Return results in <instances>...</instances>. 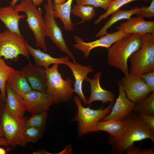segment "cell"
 Listing matches in <instances>:
<instances>
[{"mask_svg":"<svg viewBox=\"0 0 154 154\" xmlns=\"http://www.w3.org/2000/svg\"><path fill=\"white\" fill-rule=\"evenodd\" d=\"M26 40L8 29L0 31V58L17 61L19 55H23L30 60V53L26 45Z\"/></svg>","mask_w":154,"mask_h":154,"instance_id":"cell-7","label":"cell"},{"mask_svg":"<svg viewBox=\"0 0 154 154\" xmlns=\"http://www.w3.org/2000/svg\"><path fill=\"white\" fill-rule=\"evenodd\" d=\"M139 12L136 14L137 16L143 18H153L154 16V0H151V4L148 7L142 5Z\"/></svg>","mask_w":154,"mask_h":154,"instance_id":"cell-32","label":"cell"},{"mask_svg":"<svg viewBox=\"0 0 154 154\" xmlns=\"http://www.w3.org/2000/svg\"><path fill=\"white\" fill-rule=\"evenodd\" d=\"M44 0H31L33 4L37 7L40 6ZM18 0H12L10 3L9 6L14 8Z\"/></svg>","mask_w":154,"mask_h":154,"instance_id":"cell-36","label":"cell"},{"mask_svg":"<svg viewBox=\"0 0 154 154\" xmlns=\"http://www.w3.org/2000/svg\"><path fill=\"white\" fill-rule=\"evenodd\" d=\"M123 127L116 136H110L107 143L110 145L111 154H122L135 142L146 139L154 143V132L140 119L139 114L131 112L122 121Z\"/></svg>","mask_w":154,"mask_h":154,"instance_id":"cell-1","label":"cell"},{"mask_svg":"<svg viewBox=\"0 0 154 154\" xmlns=\"http://www.w3.org/2000/svg\"><path fill=\"white\" fill-rule=\"evenodd\" d=\"M102 73L100 72L95 74L93 79L88 78L85 80L90 85L91 92L89 98L88 100V104L95 101H99L103 103L108 102H114L115 95L112 91L104 89L100 83V79Z\"/></svg>","mask_w":154,"mask_h":154,"instance_id":"cell-18","label":"cell"},{"mask_svg":"<svg viewBox=\"0 0 154 154\" xmlns=\"http://www.w3.org/2000/svg\"><path fill=\"white\" fill-rule=\"evenodd\" d=\"M47 117V111L33 114L31 117L27 119L25 124V127H34L44 131Z\"/></svg>","mask_w":154,"mask_h":154,"instance_id":"cell-28","label":"cell"},{"mask_svg":"<svg viewBox=\"0 0 154 154\" xmlns=\"http://www.w3.org/2000/svg\"><path fill=\"white\" fill-rule=\"evenodd\" d=\"M44 131L38 128L33 127H25L23 133L27 142L35 143L42 136Z\"/></svg>","mask_w":154,"mask_h":154,"instance_id":"cell-30","label":"cell"},{"mask_svg":"<svg viewBox=\"0 0 154 154\" xmlns=\"http://www.w3.org/2000/svg\"><path fill=\"white\" fill-rule=\"evenodd\" d=\"M71 12L74 15L81 18V21L76 23L79 24L92 20L96 14L94 7L89 5L76 4L71 9Z\"/></svg>","mask_w":154,"mask_h":154,"instance_id":"cell-24","label":"cell"},{"mask_svg":"<svg viewBox=\"0 0 154 154\" xmlns=\"http://www.w3.org/2000/svg\"><path fill=\"white\" fill-rule=\"evenodd\" d=\"M4 137L9 147H15L17 145L25 147L27 143L23 133L27 118L14 117L3 108L1 116Z\"/></svg>","mask_w":154,"mask_h":154,"instance_id":"cell-8","label":"cell"},{"mask_svg":"<svg viewBox=\"0 0 154 154\" xmlns=\"http://www.w3.org/2000/svg\"><path fill=\"white\" fill-rule=\"evenodd\" d=\"M73 0H67L62 4L53 3V14L55 18H59L63 23L65 29L67 31L73 30L74 25L71 19V6Z\"/></svg>","mask_w":154,"mask_h":154,"instance_id":"cell-22","label":"cell"},{"mask_svg":"<svg viewBox=\"0 0 154 154\" xmlns=\"http://www.w3.org/2000/svg\"><path fill=\"white\" fill-rule=\"evenodd\" d=\"M140 35L142 46L129 58V74L138 76L154 70V33Z\"/></svg>","mask_w":154,"mask_h":154,"instance_id":"cell-6","label":"cell"},{"mask_svg":"<svg viewBox=\"0 0 154 154\" xmlns=\"http://www.w3.org/2000/svg\"><path fill=\"white\" fill-rule=\"evenodd\" d=\"M14 9L17 12H23L25 13L26 21L34 35L36 47H40L44 51L46 52L45 23L42 11L37 8L31 0H22L15 5Z\"/></svg>","mask_w":154,"mask_h":154,"instance_id":"cell-4","label":"cell"},{"mask_svg":"<svg viewBox=\"0 0 154 154\" xmlns=\"http://www.w3.org/2000/svg\"><path fill=\"white\" fill-rule=\"evenodd\" d=\"M133 111L139 114L154 116V92L137 103Z\"/></svg>","mask_w":154,"mask_h":154,"instance_id":"cell-26","label":"cell"},{"mask_svg":"<svg viewBox=\"0 0 154 154\" xmlns=\"http://www.w3.org/2000/svg\"><path fill=\"white\" fill-rule=\"evenodd\" d=\"M0 145L9 147L4 137H0Z\"/></svg>","mask_w":154,"mask_h":154,"instance_id":"cell-37","label":"cell"},{"mask_svg":"<svg viewBox=\"0 0 154 154\" xmlns=\"http://www.w3.org/2000/svg\"><path fill=\"white\" fill-rule=\"evenodd\" d=\"M139 76L145 82L152 92H154V70L143 73Z\"/></svg>","mask_w":154,"mask_h":154,"instance_id":"cell-34","label":"cell"},{"mask_svg":"<svg viewBox=\"0 0 154 154\" xmlns=\"http://www.w3.org/2000/svg\"><path fill=\"white\" fill-rule=\"evenodd\" d=\"M119 95L110 113L100 121L115 120L122 121L133 110L137 103L127 98L120 81L117 82Z\"/></svg>","mask_w":154,"mask_h":154,"instance_id":"cell-12","label":"cell"},{"mask_svg":"<svg viewBox=\"0 0 154 154\" xmlns=\"http://www.w3.org/2000/svg\"><path fill=\"white\" fill-rule=\"evenodd\" d=\"M31 86L33 90L46 93V77L45 69L42 67L33 64L30 60L22 70Z\"/></svg>","mask_w":154,"mask_h":154,"instance_id":"cell-14","label":"cell"},{"mask_svg":"<svg viewBox=\"0 0 154 154\" xmlns=\"http://www.w3.org/2000/svg\"><path fill=\"white\" fill-rule=\"evenodd\" d=\"M121 82L127 98L132 102L137 103L152 92L145 82L139 76L129 74L123 78Z\"/></svg>","mask_w":154,"mask_h":154,"instance_id":"cell-10","label":"cell"},{"mask_svg":"<svg viewBox=\"0 0 154 154\" xmlns=\"http://www.w3.org/2000/svg\"><path fill=\"white\" fill-rule=\"evenodd\" d=\"M6 82L14 90L22 96L32 90L23 70H15L9 75Z\"/></svg>","mask_w":154,"mask_h":154,"instance_id":"cell-21","label":"cell"},{"mask_svg":"<svg viewBox=\"0 0 154 154\" xmlns=\"http://www.w3.org/2000/svg\"><path fill=\"white\" fill-rule=\"evenodd\" d=\"M69 60L65 61L63 64L70 69L74 78V92L78 95L85 105H88V100L86 99L83 92V82L87 77L88 75L94 71V69L91 66H83L77 63L72 62Z\"/></svg>","mask_w":154,"mask_h":154,"instance_id":"cell-15","label":"cell"},{"mask_svg":"<svg viewBox=\"0 0 154 154\" xmlns=\"http://www.w3.org/2000/svg\"><path fill=\"white\" fill-rule=\"evenodd\" d=\"M67 0H54L53 3L56 4H62L64 3Z\"/></svg>","mask_w":154,"mask_h":154,"instance_id":"cell-39","label":"cell"},{"mask_svg":"<svg viewBox=\"0 0 154 154\" xmlns=\"http://www.w3.org/2000/svg\"><path fill=\"white\" fill-rule=\"evenodd\" d=\"M5 103L3 102L2 99L0 90V117L1 114L4 108Z\"/></svg>","mask_w":154,"mask_h":154,"instance_id":"cell-38","label":"cell"},{"mask_svg":"<svg viewBox=\"0 0 154 154\" xmlns=\"http://www.w3.org/2000/svg\"><path fill=\"white\" fill-rule=\"evenodd\" d=\"M14 70L13 67L7 65L3 59L0 58V90L4 103L6 98L5 86L7 81L10 73Z\"/></svg>","mask_w":154,"mask_h":154,"instance_id":"cell-27","label":"cell"},{"mask_svg":"<svg viewBox=\"0 0 154 154\" xmlns=\"http://www.w3.org/2000/svg\"><path fill=\"white\" fill-rule=\"evenodd\" d=\"M3 137L4 133L1 123V118L0 117V137Z\"/></svg>","mask_w":154,"mask_h":154,"instance_id":"cell-40","label":"cell"},{"mask_svg":"<svg viewBox=\"0 0 154 154\" xmlns=\"http://www.w3.org/2000/svg\"><path fill=\"white\" fill-rule=\"evenodd\" d=\"M128 34L118 30L113 33H108L102 36L98 39L88 42H84L79 36H75L74 38L76 43L73 45V47L81 52L84 54L85 58L87 59L92 49L99 47H105L108 49L116 41Z\"/></svg>","mask_w":154,"mask_h":154,"instance_id":"cell-11","label":"cell"},{"mask_svg":"<svg viewBox=\"0 0 154 154\" xmlns=\"http://www.w3.org/2000/svg\"><path fill=\"white\" fill-rule=\"evenodd\" d=\"M7 153V151L4 149L0 147V154H6Z\"/></svg>","mask_w":154,"mask_h":154,"instance_id":"cell-41","label":"cell"},{"mask_svg":"<svg viewBox=\"0 0 154 154\" xmlns=\"http://www.w3.org/2000/svg\"><path fill=\"white\" fill-rule=\"evenodd\" d=\"M26 45L30 55L34 58L35 64L42 67L45 69L48 68L51 64H63L65 61L70 59V57L67 56L59 58L53 57L39 48H34L29 44L26 40Z\"/></svg>","mask_w":154,"mask_h":154,"instance_id":"cell-20","label":"cell"},{"mask_svg":"<svg viewBox=\"0 0 154 154\" xmlns=\"http://www.w3.org/2000/svg\"><path fill=\"white\" fill-rule=\"evenodd\" d=\"M143 1L146 3L150 1L151 0H143Z\"/></svg>","mask_w":154,"mask_h":154,"instance_id":"cell-42","label":"cell"},{"mask_svg":"<svg viewBox=\"0 0 154 154\" xmlns=\"http://www.w3.org/2000/svg\"><path fill=\"white\" fill-rule=\"evenodd\" d=\"M73 100L77 107L78 110L76 116L71 121L78 122L77 133L79 137L93 132L97 123L110 113L114 104V102H111L104 109L102 106L100 109L95 110L89 107H84L81 99L78 96H75Z\"/></svg>","mask_w":154,"mask_h":154,"instance_id":"cell-5","label":"cell"},{"mask_svg":"<svg viewBox=\"0 0 154 154\" xmlns=\"http://www.w3.org/2000/svg\"><path fill=\"white\" fill-rule=\"evenodd\" d=\"M6 98L4 109L11 116L18 118L23 117L26 111L22 96L14 90L6 82Z\"/></svg>","mask_w":154,"mask_h":154,"instance_id":"cell-16","label":"cell"},{"mask_svg":"<svg viewBox=\"0 0 154 154\" xmlns=\"http://www.w3.org/2000/svg\"><path fill=\"white\" fill-rule=\"evenodd\" d=\"M141 0H113L109 5L105 13L99 16L98 18L95 21L94 23L96 25L98 24L102 20L107 18L125 4L131 2Z\"/></svg>","mask_w":154,"mask_h":154,"instance_id":"cell-29","label":"cell"},{"mask_svg":"<svg viewBox=\"0 0 154 154\" xmlns=\"http://www.w3.org/2000/svg\"><path fill=\"white\" fill-rule=\"evenodd\" d=\"M141 7L138 6L134 7L129 10H119L115 11L111 15L110 19L106 22L95 37H98L102 36L108 33L107 29L115 23L123 19H128L131 16L136 14L139 12Z\"/></svg>","mask_w":154,"mask_h":154,"instance_id":"cell-23","label":"cell"},{"mask_svg":"<svg viewBox=\"0 0 154 154\" xmlns=\"http://www.w3.org/2000/svg\"><path fill=\"white\" fill-rule=\"evenodd\" d=\"M139 116L149 129L154 132V116L139 114Z\"/></svg>","mask_w":154,"mask_h":154,"instance_id":"cell-35","label":"cell"},{"mask_svg":"<svg viewBox=\"0 0 154 154\" xmlns=\"http://www.w3.org/2000/svg\"><path fill=\"white\" fill-rule=\"evenodd\" d=\"M123 127L122 121L112 120L100 121L96 124L93 132L104 131L108 133L110 135L115 136L120 131Z\"/></svg>","mask_w":154,"mask_h":154,"instance_id":"cell-25","label":"cell"},{"mask_svg":"<svg viewBox=\"0 0 154 154\" xmlns=\"http://www.w3.org/2000/svg\"><path fill=\"white\" fill-rule=\"evenodd\" d=\"M26 17L24 14L20 15L14 8L10 6L0 7V20L8 29L21 37H23L19 29V22L20 19H23Z\"/></svg>","mask_w":154,"mask_h":154,"instance_id":"cell-19","label":"cell"},{"mask_svg":"<svg viewBox=\"0 0 154 154\" xmlns=\"http://www.w3.org/2000/svg\"><path fill=\"white\" fill-rule=\"evenodd\" d=\"M25 102L26 111L32 115L48 111L54 104L50 97L46 93L32 90L22 96Z\"/></svg>","mask_w":154,"mask_h":154,"instance_id":"cell-13","label":"cell"},{"mask_svg":"<svg viewBox=\"0 0 154 154\" xmlns=\"http://www.w3.org/2000/svg\"><path fill=\"white\" fill-rule=\"evenodd\" d=\"M113 0H76V4L89 5L94 7H100L106 11Z\"/></svg>","mask_w":154,"mask_h":154,"instance_id":"cell-31","label":"cell"},{"mask_svg":"<svg viewBox=\"0 0 154 154\" xmlns=\"http://www.w3.org/2000/svg\"><path fill=\"white\" fill-rule=\"evenodd\" d=\"M59 64H53L45 69L46 77V93L58 105L71 100L74 92L72 88L73 81L69 78L63 79L58 70Z\"/></svg>","mask_w":154,"mask_h":154,"instance_id":"cell-3","label":"cell"},{"mask_svg":"<svg viewBox=\"0 0 154 154\" xmlns=\"http://www.w3.org/2000/svg\"><path fill=\"white\" fill-rule=\"evenodd\" d=\"M118 30L127 33L140 35L154 33V21H147L143 18L137 16L131 17L125 22L119 23L116 27Z\"/></svg>","mask_w":154,"mask_h":154,"instance_id":"cell-17","label":"cell"},{"mask_svg":"<svg viewBox=\"0 0 154 154\" xmlns=\"http://www.w3.org/2000/svg\"><path fill=\"white\" fill-rule=\"evenodd\" d=\"M142 46V41L140 35L128 34L116 41L108 49V64L120 70L125 76L128 75L129 74L128 60Z\"/></svg>","mask_w":154,"mask_h":154,"instance_id":"cell-2","label":"cell"},{"mask_svg":"<svg viewBox=\"0 0 154 154\" xmlns=\"http://www.w3.org/2000/svg\"><path fill=\"white\" fill-rule=\"evenodd\" d=\"M44 5L45 12L44 18L45 23V36L48 37L60 51L66 53L74 63H77L73 54L70 50L63 37L62 32L56 21L53 14L52 0H46Z\"/></svg>","mask_w":154,"mask_h":154,"instance_id":"cell-9","label":"cell"},{"mask_svg":"<svg viewBox=\"0 0 154 154\" xmlns=\"http://www.w3.org/2000/svg\"><path fill=\"white\" fill-rule=\"evenodd\" d=\"M154 150L153 147L147 150L135 147L134 143L126 149L125 152L126 154H154Z\"/></svg>","mask_w":154,"mask_h":154,"instance_id":"cell-33","label":"cell"}]
</instances>
